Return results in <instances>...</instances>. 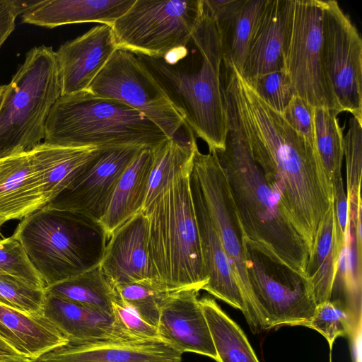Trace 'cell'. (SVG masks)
I'll list each match as a JSON object with an SVG mask.
<instances>
[{
	"label": "cell",
	"mask_w": 362,
	"mask_h": 362,
	"mask_svg": "<svg viewBox=\"0 0 362 362\" xmlns=\"http://www.w3.org/2000/svg\"><path fill=\"white\" fill-rule=\"evenodd\" d=\"M6 85L0 86V100L5 90Z\"/></svg>",
	"instance_id": "43"
},
{
	"label": "cell",
	"mask_w": 362,
	"mask_h": 362,
	"mask_svg": "<svg viewBox=\"0 0 362 362\" xmlns=\"http://www.w3.org/2000/svg\"><path fill=\"white\" fill-rule=\"evenodd\" d=\"M18 15L14 0H0V47L13 31Z\"/></svg>",
	"instance_id": "41"
},
{
	"label": "cell",
	"mask_w": 362,
	"mask_h": 362,
	"mask_svg": "<svg viewBox=\"0 0 362 362\" xmlns=\"http://www.w3.org/2000/svg\"><path fill=\"white\" fill-rule=\"evenodd\" d=\"M5 222L4 221H2L1 219H0V229L1 228V226H3V224ZM1 240V239H0Z\"/></svg>",
	"instance_id": "44"
},
{
	"label": "cell",
	"mask_w": 362,
	"mask_h": 362,
	"mask_svg": "<svg viewBox=\"0 0 362 362\" xmlns=\"http://www.w3.org/2000/svg\"><path fill=\"white\" fill-rule=\"evenodd\" d=\"M196 136L191 132L187 138H168L153 150V161L144 208L182 169L192 165L198 149Z\"/></svg>",
	"instance_id": "30"
},
{
	"label": "cell",
	"mask_w": 362,
	"mask_h": 362,
	"mask_svg": "<svg viewBox=\"0 0 362 362\" xmlns=\"http://www.w3.org/2000/svg\"><path fill=\"white\" fill-rule=\"evenodd\" d=\"M135 0H43L20 1L22 21L38 26L99 23L112 25Z\"/></svg>",
	"instance_id": "19"
},
{
	"label": "cell",
	"mask_w": 362,
	"mask_h": 362,
	"mask_svg": "<svg viewBox=\"0 0 362 362\" xmlns=\"http://www.w3.org/2000/svg\"><path fill=\"white\" fill-rule=\"evenodd\" d=\"M0 361L1 362H32L16 352L0 338Z\"/></svg>",
	"instance_id": "42"
},
{
	"label": "cell",
	"mask_w": 362,
	"mask_h": 362,
	"mask_svg": "<svg viewBox=\"0 0 362 362\" xmlns=\"http://www.w3.org/2000/svg\"><path fill=\"white\" fill-rule=\"evenodd\" d=\"M313 108L300 97L293 95L283 115L288 123L315 148Z\"/></svg>",
	"instance_id": "39"
},
{
	"label": "cell",
	"mask_w": 362,
	"mask_h": 362,
	"mask_svg": "<svg viewBox=\"0 0 362 362\" xmlns=\"http://www.w3.org/2000/svg\"><path fill=\"white\" fill-rule=\"evenodd\" d=\"M266 0H206L205 11L215 22L223 64L240 73L246 59L254 27Z\"/></svg>",
	"instance_id": "21"
},
{
	"label": "cell",
	"mask_w": 362,
	"mask_h": 362,
	"mask_svg": "<svg viewBox=\"0 0 362 362\" xmlns=\"http://www.w3.org/2000/svg\"><path fill=\"white\" fill-rule=\"evenodd\" d=\"M216 351V362H259L245 333L209 296L199 299Z\"/></svg>",
	"instance_id": "28"
},
{
	"label": "cell",
	"mask_w": 362,
	"mask_h": 362,
	"mask_svg": "<svg viewBox=\"0 0 362 362\" xmlns=\"http://www.w3.org/2000/svg\"><path fill=\"white\" fill-rule=\"evenodd\" d=\"M62 94L52 47H35L6 85L0 100V158L42 143L49 112Z\"/></svg>",
	"instance_id": "7"
},
{
	"label": "cell",
	"mask_w": 362,
	"mask_h": 362,
	"mask_svg": "<svg viewBox=\"0 0 362 362\" xmlns=\"http://www.w3.org/2000/svg\"><path fill=\"white\" fill-rule=\"evenodd\" d=\"M329 362H332V354H329Z\"/></svg>",
	"instance_id": "45"
},
{
	"label": "cell",
	"mask_w": 362,
	"mask_h": 362,
	"mask_svg": "<svg viewBox=\"0 0 362 362\" xmlns=\"http://www.w3.org/2000/svg\"><path fill=\"white\" fill-rule=\"evenodd\" d=\"M112 313L119 325L132 338L138 340L163 341L157 327L144 320L118 296L112 303Z\"/></svg>",
	"instance_id": "38"
},
{
	"label": "cell",
	"mask_w": 362,
	"mask_h": 362,
	"mask_svg": "<svg viewBox=\"0 0 362 362\" xmlns=\"http://www.w3.org/2000/svg\"><path fill=\"white\" fill-rule=\"evenodd\" d=\"M320 333L327 339L330 352L335 339L340 336L351 334L350 317L344 308L337 301L318 304L313 316L303 324Z\"/></svg>",
	"instance_id": "35"
},
{
	"label": "cell",
	"mask_w": 362,
	"mask_h": 362,
	"mask_svg": "<svg viewBox=\"0 0 362 362\" xmlns=\"http://www.w3.org/2000/svg\"><path fill=\"white\" fill-rule=\"evenodd\" d=\"M153 161V150L141 149L122 174L100 220L109 238L116 228L144 209Z\"/></svg>",
	"instance_id": "26"
},
{
	"label": "cell",
	"mask_w": 362,
	"mask_h": 362,
	"mask_svg": "<svg viewBox=\"0 0 362 362\" xmlns=\"http://www.w3.org/2000/svg\"><path fill=\"white\" fill-rule=\"evenodd\" d=\"M209 150L225 148L227 119L222 90L223 56L214 21L204 15L187 43L160 57L135 54Z\"/></svg>",
	"instance_id": "2"
},
{
	"label": "cell",
	"mask_w": 362,
	"mask_h": 362,
	"mask_svg": "<svg viewBox=\"0 0 362 362\" xmlns=\"http://www.w3.org/2000/svg\"><path fill=\"white\" fill-rule=\"evenodd\" d=\"M182 355L163 341L113 340L67 343L33 362H181Z\"/></svg>",
	"instance_id": "17"
},
{
	"label": "cell",
	"mask_w": 362,
	"mask_h": 362,
	"mask_svg": "<svg viewBox=\"0 0 362 362\" xmlns=\"http://www.w3.org/2000/svg\"><path fill=\"white\" fill-rule=\"evenodd\" d=\"M148 238V218L144 209L112 233L100 266L112 286L132 282L162 286L151 269Z\"/></svg>",
	"instance_id": "15"
},
{
	"label": "cell",
	"mask_w": 362,
	"mask_h": 362,
	"mask_svg": "<svg viewBox=\"0 0 362 362\" xmlns=\"http://www.w3.org/2000/svg\"><path fill=\"white\" fill-rule=\"evenodd\" d=\"M286 8L287 0H266L239 73L245 80L284 69L282 45Z\"/></svg>",
	"instance_id": "23"
},
{
	"label": "cell",
	"mask_w": 362,
	"mask_h": 362,
	"mask_svg": "<svg viewBox=\"0 0 362 362\" xmlns=\"http://www.w3.org/2000/svg\"><path fill=\"white\" fill-rule=\"evenodd\" d=\"M168 139L135 109L86 90L60 95L47 119L43 142L77 148L154 150Z\"/></svg>",
	"instance_id": "5"
},
{
	"label": "cell",
	"mask_w": 362,
	"mask_h": 362,
	"mask_svg": "<svg viewBox=\"0 0 362 362\" xmlns=\"http://www.w3.org/2000/svg\"><path fill=\"white\" fill-rule=\"evenodd\" d=\"M1 362V361H0Z\"/></svg>",
	"instance_id": "46"
},
{
	"label": "cell",
	"mask_w": 362,
	"mask_h": 362,
	"mask_svg": "<svg viewBox=\"0 0 362 362\" xmlns=\"http://www.w3.org/2000/svg\"><path fill=\"white\" fill-rule=\"evenodd\" d=\"M0 275L11 276L45 289L44 282L31 264L23 245L13 235L0 240Z\"/></svg>",
	"instance_id": "36"
},
{
	"label": "cell",
	"mask_w": 362,
	"mask_h": 362,
	"mask_svg": "<svg viewBox=\"0 0 362 362\" xmlns=\"http://www.w3.org/2000/svg\"><path fill=\"white\" fill-rule=\"evenodd\" d=\"M47 294L113 315L117 294L100 264L80 275L45 288Z\"/></svg>",
	"instance_id": "29"
},
{
	"label": "cell",
	"mask_w": 362,
	"mask_h": 362,
	"mask_svg": "<svg viewBox=\"0 0 362 362\" xmlns=\"http://www.w3.org/2000/svg\"><path fill=\"white\" fill-rule=\"evenodd\" d=\"M322 0H287L282 45L284 70L297 95L313 107L341 112L324 61Z\"/></svg>",
	"instance_id": "9"
},
{
	"label": "cell",
	"mask_w": 362,
	"mask_h": 362,
	"mask_svg": "<svg viewBox=\"0 0 362 362\" xmlns=\"http://www.w3.org/2000/svg\"><path fill=\"white\" fill-rule=\"evenodd\" d=\"M118 297L144 320L157 327L161 306L168 293L165 287L151 282H132L115 287Z\"/></svg>",
	"instance_id": "33"
},
{
	"label": "cell",
	"mask_w": 362,
	"mask_h": 362,
	"mask_svg": "<svg viewBox=\"0 0 362 362\" xmlns=\"http://www.w3.org/2000/svg\"><path fill=\"white\" fill-rule=\"evenodd\" d=\"M344 155L346 167L348 217L356 221L358 207L362 204V122L354 117L350 118L348 132L344 136Z\"/></svg>",
	"instance_id": "32"
},
{
	"label": "cell",
	"mask_w": 362,
	"mask_h": 362,
	"mask_svg": "<svg viewBox=\"0 0 362 362\" xmlns=\"http://www.w3.org/2000/svg\"><path fill=\"white\" fill-rule=\"evenodd\" d=\"M338 114L327 108H313L315 146L330 181L341 174L344 156V126L340 127Z\"/></svg>",
	"instance_id": "31"
},
{
	"label": "cell",
	"mask_w": 362,
	"mask_h": 362,
	"mask_svg": "<svg viewBox=\"0 0 362 362\" xmlns=\"http://www.w3.org/2000/svg\"><path fill=\"white\" fill-rule=\"evenodd\" d=\"M226 119L238 131L312 253L333 204L332 182L313 148L264 102L233 66L224 69Z\"/></svg>",
	"instance_id": "1"
},
{
	"label": "cell",
	"mask_w": 362,
	"mask_h": 362,
	"mask_svg": "<svg viewBox=\"0 0 362 362\" xmlns=\"http://www.w3.org/2000/svg\"><path fill=\"white\" fill-rule=\"evenodd\" d=\"M99 149L42 142L30 152L45 206L66 189L98 154Z\"/></svg>",
	"instance_id": "24"
},
{
	"label": "cell",
	"mask_w": 362,
	"mask_h": 362,
	"mask_svg": "<svg viewBox=\"0 0 362 362\" xmlns=\"http://www.w3.org/2000/svg\"><path fill=\"white\" fill-rule=\"evenodd\" d=\"M43 315L70 344L138 340L121 328L114 315L52 295L46 293Z\"/></svg>",
	"instance_id": "20"
},
{
	"label": "cell",
	"mask_w": 362,
	"mask_h": 362,
	"mask_svg": "<svg viewBox=\"0 0 362 362\" xmlns=\"http://www.w3.org/2000/svg\"><path fill=\"white\" fill-rule=\"evenodd\" d=\"M45 206L30 152L0 158V219H22Z\"/></svg>",
	"instance_id": "22"
},
{
	"label": "cell",
	"mask_w": 362,
	"mask_h": 362,
	"mask_svg": "<svg viewBox=\"0 0 362 362\" xmlns=\"http://www.w3.org/2000/svg\"><path fill=\"white\" fill-rule=\"evenodd\" d=\"M139 111L168 138L177 136L184 120L134 53L117 49L87 89Z\"/></svg>",
	"instance_id": "11"
},
{
	"label": "cell",
	"mask_w": 362,
	"mask_h": 362,
	"mask_svg": "<svg viewBox=\"0 0 362 362\" xmlns=\"http://www.w3.org/2000/svg\"><path fill=\"white\" fill-rule=\"evenodd\" d=\"M323 53L341 112H350L362 122V39L334 0L324 1Z\"/></svg>",
	"instance_id": "12"
},
{
	"label": "cell",
	"mask_w": 362,
	"mask_h": 362,
	"mask_svg": "<svg viewBox=\"0 0 362 362\" xmlns=\"http://www.w3.org/2000/svg\"><path fill=\"white\" fill-rule=\"evenodd\" d=\"M141 149L145 148L99 149L81 173L45 206L80 213L100 221L122 174Z\"/></svg>",
	"instance_id": "13"
},
{
	"label": "cell",
	"mask_w": 362,
	"mask_h": 362,
	"mask_svg": "<svg viewBox=\"0 0 362 362\" xmlns=\"http://www.w3.org/2000/svg\"><path fill=\"white\" fill-rule=\"evenodd\" d=\"M199 291L195 288L170 291L161 306L157 328L161 339L182 354L197 353L216 361Z\"/></svg>",
	"instance_id": "14"
},
{
	"label": "cell",
	"mask_w": 362,
	"mask_h": 362,
	"mask_svg": "<svg viewBox=\"0 0 362 362\" xmlns=\"http://www.w3.org/2000/svg\"><path fill=\"white\" fill-rule=\"evenodd\" d=\"M337 230L332 204L309 257L305 277L309 282L317 305L331 300L341 249L345 243Z\"/></svg>",
	"instance_id": "27"
},
{
	"label": "cell",
	"mask_w": 362,
	"mask_h": 362,
	"mask_svg": "<svg viewBox=\"0 0 362 362\" xmlns=\"http://www.w3.org/2000/svg\"><path fill=\"white\" fill-rule=\"evenodd\" d=\"M190 188L198 226L202 258L208 281L202 290L239 309L250 322V314L233 276L228 256L200 192L190 178Z\"/></svg>",
	"instance_id": "18"
},
{
	"label": "cell",
	"mask_w": 362,
	"mask_h": 362,
	"mask_svg": "<svg viewBox=\"0 0 362 362\" xmlns=\"http://www.w3.org/2000/svg\"><path fill=\"white\" fill-rule=\"evenodd\" d=\"M192 165L144 209L151 269L156 281L168 291H200L208 281L190 188Z\"/></svg>",
	"instance_id": "4"
},
{
	"label": "cell",
	"mask_w": 362,
	"mask_h": 362,
	"mask_svg": "<svg viewBox=\"0 0 362 362\" xmlns=\"http://www.w3.org/2000/svg\"><path fill=\"white\" fill-rule=\"evenodd\" d=\"M333 191V205L337 224L341 233L346 235L348 226V202L345 193L342 175H338L331 180Z\"/></svg>",
	"instance_id": "40"
},
{
	"label": "cell",
	"mask_w": 362,
	"mask_h": 362,
	"mask_svg": "<svg viewBox=\"0 0 362 362\" xmlns=\"http://www.w3.org/2000/svg\"><path fill=\"white\" fill-rule=\"evenodd\" d=\"M0 338L32 362L68 343L44 315H29L1 303Z\"/></svg>",
	"instance_id": "25"
},
{
	"label": "cell",
	"mask_w": 362,
	"mask_h": 362,
	"mask_svg": "<svg viewBox=\"0 0 362 362\" xmlns=\"http://www.w3.org/2000/svg\"><path fill=\"white\" fill-rule=\"evenodd\" d=\"M117 49L112 26L104 24L61 45L56 52L61 95L87 90Z\"/></svg>",
	"instance_id": "16"
},
{
	"label": "cell",
	"mask_w": 362,
	"mask_h": 362,
	"mask_svg": "<svg viewBox=\"0 0 362 362\" xmlns=\"http://www.w3.org/2000/svg\"><path fill=\"white\" fill-rule=\"evenodd\" d=\"M216 153L245 237L272 257L305 276L310 257L308 246L244 139L228 120L225 148Z\"/></svg>",
	"instance_id": "3"
},
{
	"label": "cell",
	"mask_w": 362,
	"mask_h": 362,
	"mask_svg": "<svg viewBox=\"0 0 362 362\" xmlns=\"http://www.w3.org/2000/svg\"><path fill=\"white\" fill-rule=\"evenodd\" d=\"M245 81L264 102L277 112L284 115L294 95L291 80L284 69Z\"/></svg>",
	"instance_id": "37"
},
{
	"label": "cell",
	"mask_w": 362,
	"mask_h": 362,
	"mask_svg": "<svg viewBox=\"0 0 362 362\" xmlns=\"http://www.w3.org/2000/svg\"><path fill=\"white\" fill-rule=\"evenodd\" d=\"M45 298V289L11 276L0 275L1 304L29 315H43Z\"/></svg>",
	"instance_id": "34"
},
{
	"label": "cell",
	"mask_w": 362,
	"mask_h": 362,
	"mask_svg": "<svg viewBox=\"0 0 362 362\" xmlns=\"http://www.w3.org/2000/svg\"><path fill=\"white\" fill-rule=\"evenodd\" d=\"M244 261L249 325L254 332L281 325H303L310 320L317 304L305 276L272 257L246 237Z\"/></svg>",
	"instance_id": "8"
},
{
	"label": "cell",
	"mask_w": 362,
	"mask_h": 362,
	"mask_svg": "<svg viewBox=\"0 0 362 362\" xmlns=\"http://www.w3.org/2000/svg\"><path fill=\"white\" fill-rule=\"evenodd\" d=\"M13 236L45 288L98 266L109 240L99 221L47 206L22 218Z\"/></svg>",
	"instance_id": "6"
},
{
	"label": "cell",
	"mask_w": 362,
	"mask_h": 362,
	"mask_svg": "<svg viewBox=\"0 0 362 362\" xmlns=\"http://www.w3.org/2000/svg\"><path fill=\"white\" fill-rule=\"evenodd\" d=\"M203 15V0H135L112 25L117 49L163 56L187 43Z\"/></svg>",
	"instance_id": "10"
}]
</instances>
